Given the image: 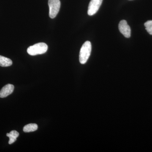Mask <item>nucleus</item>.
I'll list each match as a JSON object with an SVG mask.
<instances>
[{
	"mask_svg": "<svg viewBox=\"0 0 152 152\" xmlns=\"http://www.w3.org/2000/svg\"><path fill=\"white\" fill-rule=\"evenodd\" d=\"M92 46L91 42L86 41L85 42L81 48L79 55V61L82 64L87 62L91 52Z\"/></svg>",
	"mask_w": 152,
	"mask_h": 152,
	"instance_id": "f257e3e1",
	"label": "nucleus"
},
{
	"mask_svg": "<svg viewBox=\"0 0 152 152\" xmlns=\"http://www.w3.org/2000/svg\"><path fill=\"white\" fill-rule=\"evenodd\" d=\"M48 50V46L43 42L38 43L29 47L27 52L29 55L34 56L45 53Z\"/></svg>",
	"mask_w": 152,
	"mask_h": 152,
	"instance_id": "f03ea898",
	"label": "nucleus"
},
{
	"mask_svg": "<svg viewBox=\"0 0 152 152\" xmlns=\"http://www.w3.org/2000/svg\"><path fill=\"white\" fill-rule=\"evenodd\" d=\"M49 16L52 19L54 18L59 12L61 7L60 0H49Z\"/></svg>",
	"mask_w": 152,
	"mask_h": 152,
	"instance_id": "7ed1b4c3",
	"label": "nucleus"
},
{
	"mask_svg": "<svg viewBox=\"0 0 152 152\" xmlns=\"http://www.w3.org/2000/svg\"><path fill=\"white\" fill-rule=\"evenodd\" d=\"M102 1L103 0H91L88 7V15L90 16L95 15L99 10Z\"/></svg>",
	"mask_w": 152,
	"mask_h": 152,
	"instance_id": "20e7f679",
	"label": "nucleus"
},
{
	"mask_svg": "<svg viewBox=\"0 0 152 152\" xmlns=\"http://www.w3.org/2000/svg\"><path fill=\"white\" fill-rule=\"evenodd\" d=\"M119 29L120 32L123 34L125 37L129 38L130 37L131 35V28L128 24L126 21L125 20L120 21L119 24Z\"/></svg>",
	"mask_w": 152,
	"mask_h": 152,
	"instance_id": "39448f33",
	"label": "nucleus"
},
{
	"mask_svg": "<svg viewBox=\"0 0 152 152\" xmlns=\"http://www.w3.org/2000/svg\"><path fill=\"white\" fill-rule=\"evenodd\" d=\"M14 90L13 85L10 84L6 85L0 91V98L7 97L13 93Z\"/></svg>",
	"mask_w": 152,
	"mask_h": 152,
	"instance_id": "423d86ee",
	"label": "nucleus"
},
{
	"mask_svg": "<svg viewBox=\"0 0 152 152\" xmlns=\"http://www.w3.org/2000/svg\"><path fill=\"white\" fill-rule=\"evenodd\" d=\"M7 136L10 138L9 144L11 145L17 140V138L19 137V134L16 131L13 130L11 131L10 133H7Z\"/></svg>",
	"mask_w": 152,
	"mask_h": 152,
	"instance_id": "0eeeda50",
	"label": "nucleus"
},
{
	"mask_svg": "<svg viewBox=\"0 0 152 152\" xmlns=\"http://www.w3.org/2000/svg\"><path fill=\"white\" fill-rule=\"evenodd\" d=\"M12 64V61L10 59L0 56V66L2 67H8Z\"/></svg>",
	"mask_w": 152,
	"mask_h": 152,
	"instance_id": "6e6552de",
	"label": "nucleus"
},
{
	"mask_svg": "<svg viewBox=\"0 0 152 152\" xmlns=\"http://www.w3.org/2000/svg\"><path fill=\"white\" fill-rule=\"evenodd\" d=\"M38 125L35 124H30L26 125L24 127V132L26 133L31 132H35L38 129Z\"/></svg>",
	"mask_w": 152,
	"mask_h": 152,
	"instance_id": "1a4fd4ad",
	"label": "nucleus"
},
{
	"mask_svg": "<svg viewBox=\"0 0 152 152\" xmlns=\"http://www.w3.org/2000/svg\"><path fill=\"white\" fill-rule=\"evenodd\" d=\"M146 30L150 34L152 35V20H149L145 23Z\"/></svg>",
	"mask_w": 152,
	"mask_h": 152,
	"instance_id": "9d476101",
	"label": "nucleus"
}]
</instances>
